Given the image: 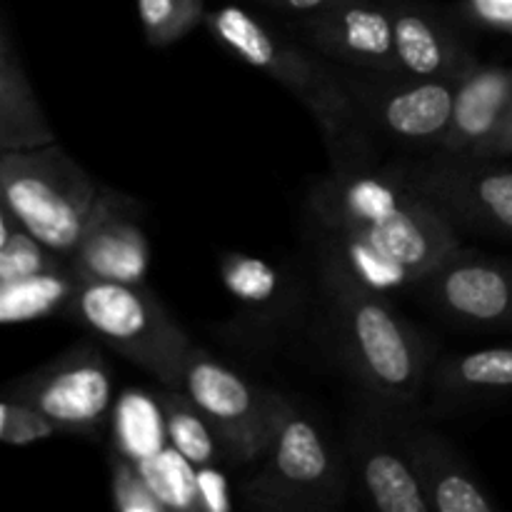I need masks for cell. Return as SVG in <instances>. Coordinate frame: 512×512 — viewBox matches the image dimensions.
Instances as JSON below:
<instances>
[{
	"instance_id": "cell-17",
	"label": "cell",
	"mask_w": 512,
	"mask_h": 512,
	"mask_svg": "<svg viewBox=\"0 0 512 512\" xmlns=\"http://www.w3.org/2000/svg\"><path fill=\"white\" fill-rule=\"evenodd\" d=\"M403 438L430 512H493L498 508L443 435L428 428H403Z\"/></svg>"
},
{
	"instance_id": "cell-21",
	"label": "cell",
	"mask_w": 512,
	"mask_h": 512,
	"mask_svg": "<svg viewBox=\"0 0 512 512\" xmlns=\"http://www.w3.org/2000/svg\"><path fill=\"white\" fill-rule=\"evenodd\" d=\"M75 275L68 263L48 273L30 275V278L0 283V320L5 325L28 323L53 313H65L75 293Z\"/></svg>"
},
{
	"instance_id": "cell-20",
	"label": "cell",
	"mask_w": 512,
	"mask_h": 512,
	"mask_svg": "<svg viewBox=\"0 0 512 512\" xmlns=\"http://www.w3.org/2000/svg\"><path fill=\"white\" fill-rule=\"evenodd\" d=\"M220 275L243 313H250L258 323L283 320L293 308L295 295L288 288V280L268 260L248 253H228L220 263Z\"/></svg>"
},
{
	"instance_id": "cell-16",
	"label": "cell",
	"mask_w": 512,
	"mask_h": 512,
	"mask_svg": "<svg viewBox=\"0 0 512 512\" xmlns=\"http://www.w3.org/2000/svg\"><path fill=\"white\" fill-rule=\"evenodd\" d=\"M390 5L398 75L420 80L463 78L478 63L438 13L410 0H390Z\"/></svg>"
},
{
	"instance_id": "cell-11",
	"label": "cell",
	"mask_w": 512,
	"mask_h": 512,
	"mask_svg": "<svg viewBox=\"0 0 512 512\" xmlns=\"http://www.w3.org/2000/svg\"><path fill=\"white\" fill-rule=\"evenodd\" d=\"M358 108L360 123L410 145H435L443 140L453 115L460 78H380L345 80Z\"/></svg>"
},
{
	"instance_id": "cell-31",
	"label": "cell",
	"mask_w": 512,
	"mask_h": 512,
	"mask_svg": "<svg viewBox=\"0 0 512 512\" xmlns=\"http://www.w3.org/2000/svg\"><path fill=\"white\" fill-rule=\"evenodd\" d=\"M260 3L270 5V8L280 10V13H290V15H315L320 10L330 8V5L340 3V0H260Z\"/></svg>"
},
{
	"instance_id": "cell-5",
	"label": "cell",
	"mask_w": 512,
	"mask_h": 512,
	"mask_svg": "<svg viewBox=\"0 0 512 512\" xmlns=\"http://www.w3.org/2000/svg\"><path fill=\"white\" fill-rule=\"evenodd\" d=\"M98 190L58 143L8 150L0 158L3 210L65 260L83 235Z\"/></svg>"
},
{
	"instance_id": "cell-28",
	"label": "cell",
	"mask_w": 512,
	"mask_h": 512,
	"mask_svg": "<svg viewBox=\"0 0 512 512\" xmlns=\"http://www.w3.org/2000/svg\"><path fill=\"white\" fill-rule=\"evenodd\" d=\"M110 490H113V505L120 512H165L163 500L148 483L145 473L135 460L115 453L110 463Z\"/></svg>"
},
{
	"instance_id": "cell-4",
	"label": "cell",
	"mask_w": 512,
	"mask_h": 512,
	"mask_svg": "<svg viewBox=\"0 0 512 512\" xmlns=\"http://www.w3.org/2000/svg\"><path fill=\"white\" fill-rule=\"evenodd\" d=\"M63 315L105 348L160 380L163 388L178 390L195 345L145 283L85 280L75 285Z\"/></svg>"
},
{
	"instance_id": "cell-9",
	"label": "cell",
	"mask_w": 512,
	"mask_h": 512,
	"mask_svg": "<svg viewBox=\"0 0 512 512\" xmlns=\"http://www.w3.org/2000/svg\"><path fill=\"white\" fill-rule=\"evenodd\" d=\"M8 393L38 405L63 433L88 435L105 423L113 400V375L100 350L78 343L25 378Z\"/></svg>"
},
{
	"instance_id": "cell-22",
	"label": "cell",
	"mask_w": 512,
	"mask_h": 512,
	"mask_svg": "<svg viewBox=\"0 0 512 512\" xmlns=\"http://www.w3.org/2000/svg\"><path fill=\"white\" fill-rule=\"evenodd\" d=\"M160 405H163L168 443L183 458H188L195 468H208L223 458L225 450L218 433L188 395L165 388L160 395Z\"/></svg>"
},
{
	"instance_id": "cell-3",
	"label": "cell",
	"mask_w": 512,
	"mask_h": 512,
	"mask_svg": "<svg viewBox=\"0 0 512 512\" xmlns=\"http://www.w3.org/2000/svg\"><path fill=\"white\" fill-rule=\"evenodd\" d=\"M205 25L228 53L293 93L315 115L330 143L340 145V153L353 150L350 135L360 128L358 108L345 78L323 58L270 30L240 5L210 10Z\"/></svg>"
},
{
	"instance_id": "cell-7",
	"label": "cell",
	"mask_w": 512,
	"mask_h": 512,
	"mask_svg": "<svg viewBox=\"0 0 512 512\" xmlns=\"http://www.w3.org/2000/svg\"><path fill=\"white\" fill-rule=\"evenodd\" d=\"M178 390L210 420L225 458L240 465L265 458L273 440L275 390L258 388L238 370L198 348L185 363Z\"/></svg>"
},
{
	"instance_id": "cell-27",
	"label": "cell",
	"mask_w": 512,
	"mask_h": 512,
	"mask_svg": "<svg viewBox=\"0 0 512 512\" xmlns=\"http://www.w3.org/2000/svg\"><path fill=\"white\" fill-rule=\"evenodd\" d=\"M58 433H63V430L38 405L15 393H5L3 405H0V440L5 445L23 448V445L48 440Z\"/></svg>"
},
{
	"instance_id": "cell-14",
	"label": "cell",
	"mask_w": 512,
	"mask_h": 512,
	"mask_svg": "<svg viewBox=\"0 0 512 512\" xmlns=\"http://www.w3.org/2000/svg\"><path fill=\"white\" fill-rule=\"evenodd\" d=\"M303 30L325 58L373 75H398L390 0H340L308 15Z\"/></svg>"
},
{
	"instance_id": "cell-19",
	"label": "cell",
	"mask_w": 512,
	"mask_h": 512,
	"mask_svg": "<svg viewBox=\"0 0 512 512\" xmlns=\"http://www.w3.org/2000/svg\"><path fill=\"white\" fill-rule=\"evenodd\" d=\"M435 395L448 403L512 393V345L450 355L430 375Z\"/></svg>"
},
{
	"instance_id": "cell-6",
	"label": "cell",
	"mask_w": 512,
	"mask_h": 512,
	"mask_svg": "<svg viewBox=\"0 0 512 512\" xmlns=\"http://www.w3.org/2000/svg\"><path fill=\"white\" fill-rule=\"evenodd\" d=\"M343 493V470L325 435L293 400L275 393L273 440L260 473L243 485L245 503L275 512L333 510Z\"/></svg>"
},
{
	"instance_id": "cell-8",
	"label": "cell",
	"mask_w": 512,
	"mask_h": 512,
	"mask_svg": "<svg viewBox=\"0 0 512 512\" xmlns=\"http://www.w3.org/2000/svg\"><path fill=\"white\" fill-rule=\"evenodd\" d=\"M400 178L430 200L458 233L512 235V168L438 153L403 168Z\"/></svg>"
},
{
	"instance_id": "cell-23",
	"label": "cell",
	"mask_w": 512,
	"mask_h": 512,
	"mask_svg": "<svg viewBox=\"0 0 512 512\" xmlns=\"http://www.w3.org/2000/svg\"><path fill=\"white\" fill-rule=\"evenodd\" d=\"M168 430H165L163 405L145 398H125L115 413V453L145 463L148 458L165 450Z\"/></svg>"
},
{
	"instance_id": "cell-13",
	"label": "cell",
	"mask_w": 512,
	"mask_h": 512,
	"mask_svg": "<svg viewBox=\"0 0 512 512\" xmlns=\"http://www.w3.org/2000/svg\"><path fill=\"white\" fill-rule=\"evenodd\" d=\"M438 315L478 330L512 328V260L455 250L418 283Z\"/></svg>"
},
{
	"instance_id": "cell-25",
	"label": "cell",
	"mask_w": 512,
	"mask_h": 512,
	"mask_svg": "<svg viewBox=\"0 0 512 512\" xmlns=\"http://www.w3.org/2000/svg\"><path fill=\"white\" fill-rule=\"evenodd\" d=\"M145 473L148 483L158 493L168 510H203L198 488V473H193L195 465L178 453L170 445V450H160L158 455L138 463Z\"/></svg>"
},
{
	"instance_id": "cell-1",
	"label": "cell",
	"mask_w": 512,
	"mask_h": 512,
	"mask_svg": "<svg viewBox=\"0 0 512 512\" xmlns=\"http://www.w3.org/2000/svg\"><path fill=\"white\" fill-rule=\"evenodd\" d=\"M310 213L333 250L363 283L383 293L418 288L460 250L458 230L400 173L370 168L353 150L310 190Z\"/></svg>"
},
{
	"instance_id": "cell-24",
	"label": "cell",
	"mask_w": 512,
	"mask_h": 512,
	"mask_svg": "<svg viewBox=\"0 0 512 512\" xmlns=\"http://www.w3.org/2000/svg\"><path fill=\"white\" fill-rule=\"evenodd\" d=\"M65 263L68 260L40 243L5 210L0 213V283H13V280L30 278V275L48 273V270L63 268Z\"/></svg>"
},
{
	"instance_id": "cell-32",
	"label": "cell",
	"mask_w": 512,
	"mask_h": 512,
	"mask_svg": "<svg viewBox=\"0 0 512 512\" xmlns=\"http://www.w3.org/2000/svg\"><path fill=\"white\" fill-rule=\"evenodd\" d=\"M505 155H512V105L505 115V123L500 128L498 140H495L493 150H490V160L493 158H505Z\"/></svg>"
},
{
	"instance_id": "cell-30",
	"label": "cell",
	"mask_w": 512,
	"mask_h": 512,
	"mask_svg": "<svg viewBox=\"0 0 512 512\" xmlns=\"http://www.w3.org/2000/svg\"><path fill=\"white\" fill-rule=\"evenodd\" d=\"M198 488H200V500H203V510H228L230 508L228 493H225V483H223V478L215 473L213 465H208V468H200Z\"/></svg>"
},
{
	"instance_id": "cell-15",
	"label": "cell",
	"mask_w": 512,
	"mask_h": 512,
	"mask_svg": "<svg viewBox=\"0 0 512 512\" xmlns=\"http://www.w3.org/2000/svg\"><path fill=\"white\" fill-rule=\"evenodd\" d=\"M512 105V68L478 63L460 78L453 115L438 153L490 160L495 140Z\"/></svg>"
},
{
	"instance_id": "cell-18",
	"label": "cell",
	"mask_w": 512,
	"mask_h": 512,
	"mask_svg": "<svg viewBox=\"0 0 512 512\" xmlns=\"http://www.w3.org/2000/svg\"><path fill=\"white\" fill-rule=\"evenodd\" d=\"M55 143L48 123L25 75L23 60L13 45L8 25L0 28V150H33Z\"/></svg>"
},
{
	"instance_id": "cell-26",
	"label": "cell",
	"mask_w": 512,
	"mask_h": 512,
	"mask_svg": "<svg viewBox=\"0 0 512 512\" xmlns=\"http://www.w3.org/2000/svg\"><path fill=\"white\" fill-rule=\"evenodd\" d=\"M140 28L153 48H165L205 23V0H135Z\"/></svg>"
},
{
	"instance_id": "cell-29",
	"label": "cell",
	"mask_w": 512,
	"mask_h": 512,
	"mask_svg": "<svg viewBox=\"0 0 512 512\" xmlns=\"http://www.w3.org/2000/svg\"><path fill=\"white\" fill-rule=\"evenodd\" d=\"M463 8L480 28L512 35V0H463Z\"/></svg>"
},
{
	"instance_id": "cell-10",
	"label": "cell",
	"mask_w": 512,
	"mask_h": 512,
	"mask_svg": "<svg viewBox=\"0 0 512 512\" xmlns=\"http://www.w3.org/2000/svg\"><path fill=\"white\" fill-rule=\"evenodd\" d=\"M348 425V455L365 503L383 512H430L395 410L370 403Z\"/></svg>"
},
{
	"instance_id": "cell-12",
	"label": "cell",
	"mask_w": 512,
	"mask_h": 512,
	"mask_svg": "<svg viewBox=\"0 0 512 512\" xmlns=\"http://www.w3.org/2000/svg\"><path fill=\"white\" fill-rule=\"evenodd\" d=\"M140 218L143 213L138 200L118 190L100 188L83 235L68 255V268L75 280L145 283L150 245Z\"/></svg>"
},
{
	"instance_id": "cell-2",
	"label": "cell",
	"mask_w": 512,
	"mask_h": 512,
	"mask_svg": "<svg viewBox=\"0 0 512 512\" xmlns=\"http://www.w3.org/2000/svg\"><path fill=\"white\" fill-rule=\"evenodd\" d=\"M318 278L340 360L365 400L395 413L418 403L435 368L423 335L395 310L388 293L363 283L325 245L318 248Z\"/></svg>"
}]
</instances>
